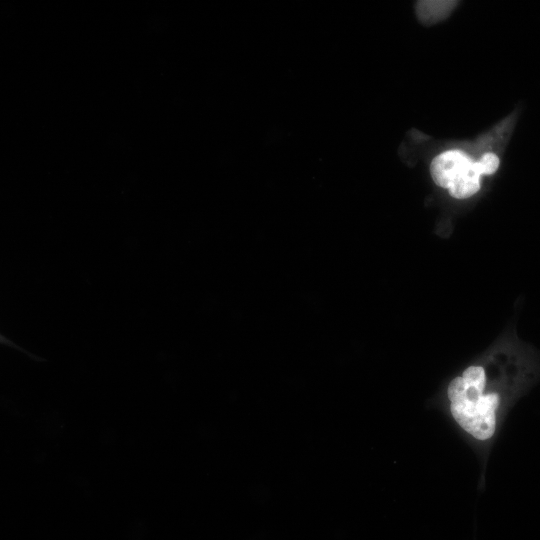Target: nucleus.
I'll list each match as a JSON object with an SVG mask.
<instances>
[{
	"label": "nucleus",
	"instance_id": "3",
	"mask_svg": "<svg viewBox=\"0 0 540 540\" xmlns=\"http://www.w3.org/2000/svg\"><path fill=\"white\" fill-rule=\"evenodd\" d=\"M478 163L481 174H493L499 166V159L493 153H487L483 155Z\"/></svg>",
	"mask_w": 540,
	"mask_h": 540
},
{
	"label": "nucleus",
	"instance_id": "1",
	"mask_svg": "<svg viewBox=\"0 0 540 540\" xmlns=\"http://www.w3.org/2000/svg\"><path fill=\"white\" fill-rule=\"evenodd\" d=\"M430 171L438 186L449 189L477 171V164L463 151L449 150L432 160Z\"/></svg>",
	"mask_w": 540,
	"mask_h": 540
},
{
	"label": "nucleus",
	"instance_id": "2",
	"mask_svg": "<svg viewBox=\"0 0 540 540\" xmlns=\"http://www.w3.org/2000/svg\"><path fill=\"white\" fill-rule=\"evenodd\" d=\"M455 5L454 1H420L417 13L422 22L432 24L445 18Z\"/></svg>",
	"mask_w": 540,
	"mask_h": 540
}]
</instances>
